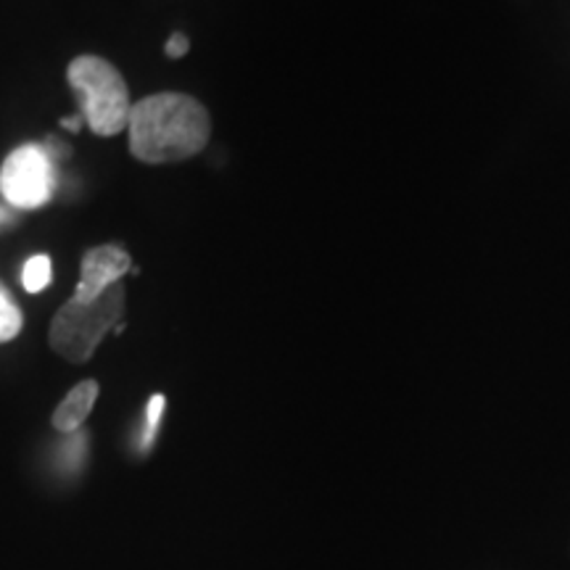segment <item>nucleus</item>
<instances>
[{"label":"nucleus","instance_id":"f257e3e1","mask_svg":"<svg viewBox=\"0 0 570 570\" xmlns=\"http://www.w3.org/2000/svg\"><path fill=\"white\" fill-rule=\"evenodd\" d=\"M130 154L142 164H175L202 154L212 138V117L185 92H156L132 104Z\"/></svg>","mask_w":570,"mask_h":570},{"label":"nucleus","instance_id":"f03ea898","mask_svg":"<svg viewBox=\"0 0 570 570\" xmlns=\"http://www.w3.org/2000/svg\"><path fill=\"white\" fill-rule=\"evenodd\" d=\"M69 88L75 90L77 106H80L82 122L90 127L98 138H111L127 130L130 119V90L125 77L111 61L101 56H77L67 69Z\"/></svg>","mask_w":570,"mask_h":570},{"label":"nucleus","instance_id":"7ed1b4c3","mask_svg":"<svg viewBox=\"0 0 570 570\" xmlns=\"http://www.w3.org/2000/svg\"><path fill=\"white\" fill-rule=\"evenodd\" d=\"M125 298V285L117 283L92 302H80V298L63 302L48 333L53 352L71 365L90 362L106 333L122 323Z\"/></svg>","mask_w":570,"mask_h":570},{"label":"nucleus","instance_id":"20e7f679","mask_svg":"<svg viewBox=\"0 0 570 570\" xmlns=\"http://www.w3.org/2000/svg\"><path fill=\"white\" fill-rule=\"evenodd\" d=\"M56 164L40 142H24L0 167V194L13 209H40L53 198Z\"/></svg>","mask_w":570,"mask_h":570},{"label":"nucleus","instance_id":"39448f33","mask_svg":"<svg viewBox=\"0 0 570 570\" xmlns=\"http://www.w3.org/2000/svg\"><path fill=\"white\" fill-rule=\"evenodd\" d=\"M127 273H132V259L122 246L106 244V246L90 248V252L82 256L80 283H77L71 298L92 302V298L106 294L111 285L122 283V277Z\"/></svg>","mask_w":570,"mask_h":570},{"label":"nucleus","instance_id":"423d86ee","mask_svg":"<svg viewBox=\"0 0 570 570\" xmlns=\"http://www.w3.org/2000/svg\"><path fill=\"white\" fill-rule=\"evenodd\" d=\"M96 399H98V383L96 381L77 383V386L71 389L67 396H63V402L53 412V428H56V431L63 433V436L82 431L85 420H88L92 407H96Z\"/></svg>","mask_w":570,"mask_h":570},{"label":"nucleus","instance_id":"0eeeda50","mask_svg":"<svg viewBox=\"0 0 570 570\" xmlns=\"http://www.w3.org/2000/svg\"><path fill=\"white\" fill-rule=\"evenodd\" d=\"M21 327H24V315H21L17 298L0 283V344H9V341L17 338Z\"/></svg>","mask_w":570,"mask_h":570},{"label":"nucleus","instance_id":"6e6552de","mask_svg":"<svg viewBox=\"0 0 570 570\" xmlns=\"http://www.w3.org/2000/svg\"><path fill=\"white\" fill-rule=\"evenodd\" d=\"M53 281V267H51V256L38 254L30 256L21 267V285H24L27 294H40L46 291Z\"/></svg>","mask_w":570,"mask_h":570},{"label":"nucleus","instance_id":"1a4fd4ad","mask_svg":"<svg viewBox=\"0 0 570 570\" xmlns=\"http://www.w3.org/2000/svg\"><path fill=\"white\" fill-rule=\"evenodd\" d=\"M164 407H167V399H164L161 394H154L151 399H148L146 417H142V431H140V439H138V452L140 454L151 452L156 433H159V425H161Z\"/></svg>","mask_w":570,"mask_h":570},{"label":"nucleus","instance_id":"9d476101","mask_svg":"<svg viewBox=\"0 0 570 570\" xmlns=\"http://www.w3.org/2000/svg\"><path fill=\"white\" fill-rule=\"evenodd\" d=\"M188 48H190L188 38H185V35H180V32H175L173 38L167 40V48H164V51H167L169 59H183V56L188 53Z\"/></svg>","mask_w":570,"mask_h":570},{"label":"nucleus","instance_id":"9b49d317","mask_svg":"<svg viewBox=\"0 0 570 570\" xmlns=\"http://www.w3.org/2000/svg\"><path fill=\"white\" fill-rule=\"evenodd\" d=\"M61 127H63V130H69V132H80L82 127H85V122H82V117H80V114H75V117H67V119H61Z\"/></svg>","mask_w":570,"mask_h":570},{"label":"nucleus","instance_id":"f8f14e48","mask_svg":"<svg viewBox=\"0 0 570 570\" xmlns=\"http://www.w3.org/2000/svg\"><path fill=\"white\" fill-rule=\"evenodd\" d=\"M6 223H11V212L6 209V206H0V227H3Z\"/></svg>","mask_w":570,"mask_h":570}]
</instances>
